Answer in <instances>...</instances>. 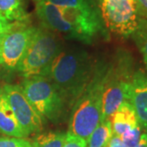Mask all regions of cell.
<instances>
[{
	"label": "cell",
	"instance_id": "obj_1",
	"mask_svg": "<svg viewBox=\"0 0 147 147\" xmlns=\"http://www.w3.org/2000/svg\"><path fill=\"white\" fill-rule=\"evenodd\" d=\"M95 68L92 59L85 50L63 46L41 76L54 84L69 108L88 84Z\"/></svg>",
	"mask_w": 147,
	"mask_h": 147
},
{
	"label": "cell",
	"instance_id": "obj_2",
	"mask_svg": "<svg viewBox=\"0 0 147 147\" xmlns=\"http://www.w3.org/2000/svg\"><path fill=\"white\" fill-rule=\"evenodd\" d=\"M106 69L97 66L72 106L69 122V133L88 139L101 121L102 95Z\"/></svg>",
	"mask_w": 147,
	"mask_h": 147
},
{
	"label": "cell",
	"instance_id": "obj_3",
	"mask_svg": "<svg viewBox=\"0 0 147 147\" xmlns=\"http://www.w3.org/2000/svg\"><path fill=\"white\" fill-rule=\"evenodd\" d=\"M21 87L42 122H58L69 109L62 95L47 77L34 75L25 78Z\"/></svg>",
	"mask_w": 147,
	"mask_h": 147
},
{
	"label": "cell",
	"instance_id": "obj_4",
	"mask_svg": "<svg viewBox=\"0 0 147 147\" xmlns=\"http://www.w3.org/2000/svg\"><path fill=\"white\" fill-rule=\"evenodd\" d=\"M63 46V42L56 32L42 26L36 28L26 53L16 70L24 78L42 75Z\"/></svg>",
	"mask_w": 147,
	"mask_h": 147
},
{
	"label": "cell",
	"instance_id": "obj_5",
	"mask_svg": "<svg viewBox=\"0 0 147 147\" xmlns=\"http://www.w3.org/2000/svg\"><path fill=\"white\" fill-rule=\"evenodd\" d=\"M132 76L131 65L126 59H120L106 69L102 95L101 121L110 119L123 102L129 101Z\"/></svg>",
	"mask_w": 147,
	"mask_h": 147
},
{
	"label": "cell",
	"instance_id": "obj_6",
	"mask_svg": "<svg viewBox=\"0 0 147 147\" xmlns=\"http://www.w3.org/2000/svg\"><path fill=\"white\" fill-rule=\"evenodd\" d=\"M101 17L110 31L128 36L137 30L140 17L134 0H102Z\"/></svg>",
	"mask_w": 147,
	"mask_h": 147
},
{
	"label": "cell",
	"instance_id": "obj_7",
	"mask_svg": "<svg viewBox=\"0 0 147 147\" xmlns=\"http://www.w3.org/2000/svg\"><path fill=\"white\" fill-rule=\"evenodd\" d=\"M36 27L26 21H15L9 31L0 40L2 65L8 69H16L26 53Z\"/></svg>",
	"mask_w": 147,
	"mask_h": 147
},
{
	"label": "cell",
	"instance_id": "obj_8",
	"mask_svg": "<svg viewBox=\"0 0 147 147\" xmlns=\"http://www.w3.org/2000/svg\"><path fill=\"white\" fill-rule=\"evenodd\" d=\"M2 88L16 120L27 136L41 131L43 122L28 101L21 86L6 84Z\"/></svg>",
	"mask_w": 147,
	"mask_h": 147
},
{
	"label": "cell",
	"instance_id": "obj_9",
	"mask_svg": "<svg viewBox=\"0 0 147 147\" xmlns=\"http://www.w3.org/2000/svg\"><path fill=\"white\" fill-rule=\"evenodd\" d=\"M36 14L42 27L77 39L74 29L64 17L60 7L54 5L47 0H42L37 3Z\"/></svg>",
	"mask_w": 147,
	"mask_h": 147
},
{
	"label": "cell",
	"instance_id": "obj_10",
	"mask_svg": "<svg viewBox=\"0 0 147 147\" xmlns=\"http://www.w3.org/2000/svg\"><path fill=\"white\" fill-rule=\"evenodd\" d=\"M129 102L136 112L141 128L147 131V75L142 72L133 74Z\"/></svg>",
	"mask_w": 147,
	"mask_h": 147
},
{
	"label": "cell",
	"instance_id": "obj_11",
	"mask_svg": "<svg viewBox=\"0 0 147 147\" xmlns=\"http://www.w3.org/2000/svg\"><path fill=\"white\" fill-rule=\"evenodd\" d=\"M113 135L120 137L123 133L140 126L136 112L129 101H125L117 109L110 119Z\"/></svg>",
	"mask_w": 147,
	"mask_h": 147
},
{
	"label": "cell",
	"instance_id": "obj_12",
	"mask_svg": "<svg viewBox=\"0 0 147 147\" xmlns=\"http://www.w3.org/2000/svg\"><path fill=\"white\" fill-rule=\"evenodd\" d=\"M0 133L7 137H28L16 120L8 104L3 88H0Z\"/></svg>",
	"mask_w": 147,
	"mask_h": 147
},
{
	"label": "cell",
	"instance_id": "obj_13",
	"mask_svg": "<svg viewBox=\"0 0 147 147\" xmlns=\"http://www.w3.org/2000/svg\"><path fill=\"white\" fill-rule=\"evenodd\" d=\"M0 15L10 22L28 21L24 0H0Z\"/></svg>",
	"mask_w": 147,
	"mask_h": 147
},
{
	"label": "cell",
	"instance_id": "obj_14",
	"mask_svg": "<svg viewBox=\"0 0 147 147\" xmlns=\"http://www.w3.org/2000/svg\"><path fill=\"white\" fill-rule=\"evenodd\" d=\"M113 131L110 119L100 121L86 140L87 147H108Z\"/></svg>",
	"mask_w": 147,
	"mask_h": 147
},
{
	"label": "cell",
	"instance_id": "obj_15",
	"mask_svg": "<svg viewBox=\"0 0 147 147\" xmlns=\"http://www.w3.org/2000/svg\"><path fill=\"white\" fill-rule=\"evenodd\" d=\"M66 133L49 131L38 135L33 141L35 147H62Z\"/></svg>",
	"mask_w": 147,
	"mask_h": 147
},
{
	"label": "cell",
	"instance_id": "obj_16",
	"mask_svg": "<svg viewBox=\"0 0 147 147\" xmlns=\"http://www.w3.org/2000/svg\"><path fill=\"white\" fill-rule=\"evenodd\" d=\"M132 38L143 56L147 68V20L140 18L137 30L132 33Z\"/></svg>",
	"mask_w": 147,
	"mask_h": 147
},
{
	"label": "cell",
	"instance_id": "obj_17",
	"mask_svg": "<svg viewBox=\"0 0 147 147\" xmlns=\"http://www.w3.org/2000/svg\"><path fill=\"white\" fill-rule=\"evenodd\" d=\"M61 7H71L84 11H96L93 0H47Z\"/></svg>",
	"mask_w": 147,
	"mask_h": 147
},
{
	"label": "cell",
	"instance_id": "obj_18",
	"mask_svg": "<svg viewBox=\"0 0 147 147\" xmlns=\"http://www.w3.org/2000/svg\"><path fill=\"white\" fill-rule=\"evenodd\" d=\"M0 147H35L32 141L26 138L0 137Z\"/></svg>",
	"mask_w": 147,
	"mask_h": 147
},
{
	"label": "cell",
	"instance_id": "obj_19",
	"mask_svg": "<svg viewBox=\"0 0 147 147\" xmlns=\"http://www.w3.org/2000/svg\"><path fill=\"white\" fill-rule=\"evenodd\" d=\"M142 128L140 126L136 127L135 128L126 131L120 137L122 142L127 147H135L140 140Z\"/></svg>",
	"mask_w": 147,
	"mask_h": 147
},
{
	"label": "cell",
	"instance_id": "obj_20",
	"mask_svg": "<svg viewBox=\"0 0 147 147\" xmlns=\"http://www.w3.org/2000/svg\"><path fill=\"white\" fill-rule=\"evenodd\" d=\"M62 147H87V142L84 138L67 132Z\"/></svg>",
	"mask_w": 147,
	"mask_h": 147
},
{
	"label": "cell",
	"instance_id": "obj_21",
	"mask_svg": "<svg viewBox=\"0 0 147 147\" xmlns=\"http://www.w3.org/2000/svg\"><path fill=\"white\" fill-rule=\"evenodd\" d=\"M136 3L137 14L140 18L147 20V0H134Z\"/></svg>",
	"mask_w": 147,
	"mask_h": 147
},
{
	"label": "cell",
	"instance_id": "obj_22",
	"mask_svg": "<svg viewBox=\"0 0 147 147\" xmlns=\"http://www.w3.org/2000/svg\"><path fill=\"white\" fill-rule=\"evenodd\" d=\"M13 23L8 21L3 16L0 15V39L11 29Z\"/></svg>",
	"mask_w": 147,
	"mask_h": 147
},
{
	"label": "cell",
	"instance_id": "obj_23",
	"mask_svg": "<svg viewBox=\"0 0 147 147\" xmlns=\"http://www.w3.org/2000/svg\"><path fill=\"white\" fill-rule=\"evenodd\" d=\"M108 147H125L123 142H122L121 138L119 137H117L113 135V137H111Z\"/></svg>",
	"mask_w": 147,
	"mask_h": 147
},
{
	"label": "cell",
	"instance_id": "obj_24",
	"mask_svg": "<svg viewBox=\"0 0 147 147\" xmlns=\"http://www.w3.org/2000/svg\"><path fill=\"white\" fill-rule=\"evenodd\" d=\"M135 147H147V133L141 135L140 140Z\"/></svg>",
	"mask_w": 147,
	"mask_h": 147
},
{
	"label": "cell",
	"instance_id": "obj_25",
	"mask_svg": "<svg viewBox=\"0 0 147 147\" xmlns=\"http://www.w3.org/2000/svg\"><path fill=\"white\" fill-rule=\"evenodd\" d=\"M0 65H2V61H1V49H0Z\"/></svg>",
	"mask_w": 147,
	"mask_h": 147
},
{
	"label": "cell",
	"instance_id": "obj_26",
	"mask_svg": "<svg viewBox=\"0 0 147 147\" xmlns=\"http://www.w3.org/2000/svg\"><path fill=\"white\" fill-rule=\"evenodd\" d=\"M34 1H36L37 3H38V2H40V1H42V0H34Z\"/></svg>",
	"mask_w": 147,
	"mask_h": 147
},
{
	"label": "cell",
	"instance_id": "obj_27",
	"mask_svg": "<svg viewBox=\"0 0 147 147\" xmlns=\"http://www.w3.org/2000/svg\"><path fill=\"white\" fill-rule=\"evenodd\" d=\"M99 1H100V2H101V1H102V0H99Z\"/></svg>",
	"mask_w": 147,
	"mask_h": 147
}]
</instances>
